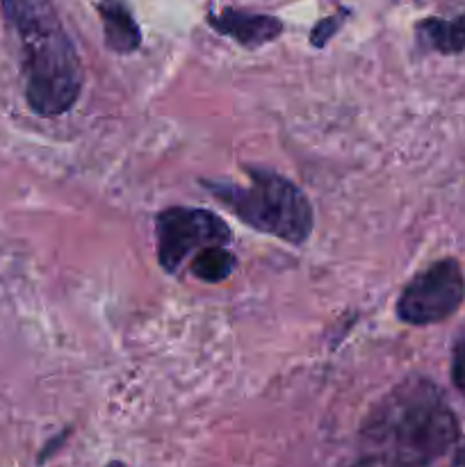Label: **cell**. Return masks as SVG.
<instances>
[{
	"mask_svg": "<svg viewBox=\"0 0 465 467\" xmlns=\"http://www.w3.org/2000/svg\"><path fill=\"white\" fill-rule=\"evenodd\" d=\"M459 420L429 379L413 377L383 395L360 429V451L378 467H429L459 441Z\"/></svg>",
	"mask_w": 465,
	"mask_h": 467,
	"instance_id": "obj_1",
	"label": "cell"
},
{
	"mask_svg": "<svg viewBox=\"0 0 465 467\" xmlns=\"http://www.w3.org/2000/svg\"><path fill=\"white\" fill-rule=\"evenodd\" d=\"M5 23L21 53L27 108L59 117L80 99L82 67L50 0H0Z\"/></svg>",
	"mask_w": 465,
	"mask_h": 467,
	"instance_id": "obj_2",
	"label": "cell"
},
{
	"mask_svg": "<svg viewBox=\"0 0 465 467\" xmlns=\"http://www.w3.org/2000/svg\"><path fill=\"white\" fill-rule=\"evenodd\" d=\"M244 171L249 185L203 181V187L253 231L267 233L294 246L308 242L315 226L308 196L272 169L246 167Z\"/></svg>",
	"mask_w": 465,
	"mask_h": 467,
	"instance_id": "obj_3",
	"label": "cell"
},
{
	"mask_svg": "<svg viewBox=\"0 0 465 467\" xmlns=\"http://www.w3.org/2000/svg\"><path fill=\"white\" fill-rule=\"evenodd\" d=\"M158 263L173 274L191 254L228 246L232 235L222 217L203 208H167L155 217Z\"/></svg>",
	"mask_w": 465,
	"mask_h": 467,
	"instance_id": "obj_4",
	"label": "cell"
},
{
	"mask_svg": "<svg viewBox=\"0 0 465 467\" xmlns=\"http://www.w3.org/2000/svg\"><path fill=\"white\" fill-rule=\"evenodd\" d=\"M465 299V276L454 258H442L419 272L397 301V317L413 327H429L451 317Z\"/></svg>",
	"mask_w": 465,
	"mask_h": 467,
	"instance_id": "obj_5",
	"label": "cell"
},
{
	"mask_svg": "<svg viewBox=\"0 0 465 467\" xmlns=\"http://www.w3.org/2000/svg\"><path fill=\"white\" fill-rule=\"evenodd\" d=\"M210 26L222 35L231 36L244 48H258L269 44L283 32V23L267 14H249L237 9H223L222 14H210Z\"/></svg>",
	"mask_w": 465,
	"mask_h": 467,
	"instance_id": "obj_6",
	"label": "cell"
},
{
	"mask_svg": "<svg viewBox=\"0 0 465 467\" xmlns=\"http://www.w3.org/2000/svg\"><path fill=\"white\" fill-rule=\"evenodd\" d=\"M100 18H103L105 44L109 48L117 53H132L140 46L141 32L121 0H105L100 5Z\"/></svg>",
	"mask_w": 465,
	"mask_h": 467,
	"instance_id": "obj_7",
	"label": "cell"
},
{
	"mask_svg": "<svg viewBox=\"0 0 465 467\" xmlns=\"http://www.w3.org/2000/svg\"><path fill=\"white\" fill-rule=\"evenodd\" d=\"M418 39L440 55H459L465 50V14L456 18H427L418 23Z\"/></svg>",
	"mask_w": 465,
	"mask_h": 467,
	"instance_id": "obj_8",
	"label": "cell"
},
{
	"mask_svg": "<svg viewBox=\"0 0 465 467\" xmlns=\"http://www.w3.org/2000/svg\"><path fill=\"white\" fill-rule=\"evenodd\" d=\"M235 265V255H232L226 246H210V249H203L201 254L194 255L190 269L199 281L222 283L231 276Z\"/></svg>",
	"mask_w": 465,
	"mask_h": 467,
	"instance_id": "obj_9",
	"label": "cell"
},
{
	"mask_svg": "<svg viewBox=\"0 0 465 467\" xmlns=\"http://www.w3.org/2000/svg\"><path fill=\"white\" fill-rule=\"evenodd\" d=\"M342 21H345V16H342V14H336V16L324 18V21H319L317 27H315V30H313V35H310V41H313V46L322 48V46L326 44V41L331 39L333 35H336L337 27H340Z\"/></svg>",
	"mask_w": 465,
	"mask_h": 467,
	"instance_id": "obj_10",
	"label": "cell"
},
{
	"mask_svg": "<svg viewBox=\"0 0 465 467\" xmlns=\"http://www.w3.org/2000/svg\"><path fill=\"white\" fill-rule=\"evenodd\" d=\"M451 379H454V386L459 388L465 395V340L456 347L454 351V363H451Z\"/></svg>",
	"mask_w": 465,
	"mask_h": 467,
	"instance_id": "obj_11",
	"label": "cell"
},
{
	"mask_svg": "<svg viewBox=\"0 0 465 467\" xmlns=\"http://www.w3.org/2000/svg\"><path fill=\"white\" fill-rule=\"evenodd\" d=\"M108 467H126V465H123L121 461H112V463H109Z\"/></svg>",
	"mask_w": 465,
	"mask_h": 467,
	"instance_id": "obj_12",
	"label": "cell"
}]
</instances>
